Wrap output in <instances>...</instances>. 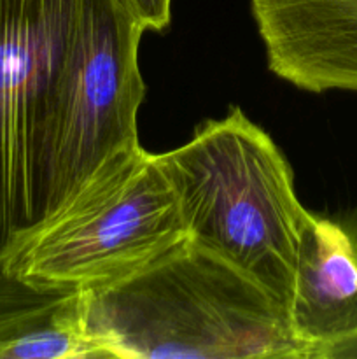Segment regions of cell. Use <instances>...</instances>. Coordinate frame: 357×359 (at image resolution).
Wrapping results in <instances>:
<instances>
[{"instance_id":"cell-1","label":"cell","mask_w":357,"mask_h":359,"mask_svg":"<svg viewBox=\"0 0 357 359\" xmlns=\"http://www.w3.org/2000/svg\"><path fill=\"white\" fill-rule=\"evenodd\" d=\"M84 323L102 358L308 359L286 305L191 238L84 291Z\"/></svg>"},{"instance_id":"cell-4","label":"cell","mask_w":357,"mask_h":359,"mask_svg":"<svg viewBox=\"0 0 357 359\" xmlns=\"http://www.w3.org/2000/svg\"><path fill=\"white\" fill-rule=\"evenodd\" d=\"M90 0H0V255L51 210L63 77Z\"/></svg>"},{"instance_id":"cell-5","label":"cell","mask_w":357,"mask_h":359,"mask_svg":"<svg viewBox=\"0 0 357 359\" xmlns=\"http://www.w3.org/2000/svg\"><path fill=\"white\" fill-rule=\"evenodd\" d=\"M144 32L125 0L88 4L63 77L49 212L105 161L140 146L136 116L146 97L139 67Z\"/></svg>"},{"instance_id":"cell-3","label":"cell","mask_w":357,"mask_h":359,"mask_svg":"<svg viewBox=\"0 0 357 359\" xmlns=\"http://www.w3.org/2000/svg\"><path fill=\"white\" fill-rule=\"evenodd\" d=\"M188 238L160 154L136 146L105 161L70 198L13 235L0 272L51 293L133 276Z\"/></svg>"},{"instance_id":"cell-9","label":"cell","mask_w":357,"mask_h":359,"mask_svg":"<svg viewBox=\"0 0 357 359\" xmlns=\"http://www.w3.org/2000/svg\"><path fill=\"white\" fill-rule=\"evenodd\" d=\"M144 30L161 32L170 25L172 0H125Z\"/></svg>"},{"instance_id":"cell-7","label":"cell","mask_w":357,"mask_h":359,"mask_svg":"<svg viewBox=\"0 0 357 359\" xmlns=\"http://www.w3.org/2000/svg\"><path fill=\"white\" fill-rule=\"evenodd\" d=\"M287 318L308 359H332L357 339V241L336 221L308 212Z\"/></svg>"},{"instance_id":"cell-6","label":"cell","mask_w":357,"mask_h":359,"mask_svg":"<svg viewBox=\"0 0 357 359\" xmlns=\"http://www.w3.org/2000/svg\"><path fill=\"white\" fill-rule=\"evenodd\" d=\"M268 69L310 93H357V0H251Z\"/></svg>"},{"instance_id":"cell-8","label":"cell","mask_w":357,"mask_h":359,"mask_svg":"<svg viewBox=\"0 0 357 359\" xmlns=\"http://www.w3.org/2000/svg\"><path fill=\"white\" fill-rule=\"evenodd\" d=\"M98 358L84 293L41 291L0 272V359Z\"/></svg>"},{"instance_id":"cell-10","label":"cell","mask_w":357,"mask_h":359,"mask_svg":"<svg viewBox=\"0 0 357 359\" xmlns=\"http://www.w3.org/2000/svg\"><path fill=\"white\" fill-rule=\"evenodd\" d=\"M345 354H346V356H349V358H357V339L352 340V342H350L349 346H346Z\"/></svg>"},{"instance_id":"cell-2","label":"cell","mask_w":357,"mask_h":359,"mask_svg":"<svg viewBox=\"0 0 357 359\" xmlns=\"http://www.w3.org/2000/svg\"><path fill=\"white\" fill-rule=\"evenodd\" d=\"M186 233L287 307L308 210L272 137L231 107L196 126L188 142L160 153Z\"/></svg>"}]
</instances>
